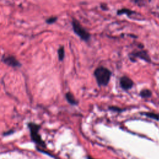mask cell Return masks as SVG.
Returning a JSON list of instances; mask_svg holds the SVG:
<instances>
[{
	"mask_svg": "<svg viewBox=\"0 0 159 159\" xmlns=\"http://www.w3.org/2000/svg\"><path fill=\"white\" fill-rule=\"evenodd\" d=\"M131 55L134 56L135 57H139V58L147 61V62H150V57L148 56L147 53L145 51H144V50H141V51H139V52L137 51L132 53Z\"/></svg>",
	"mask_w": 159,
	"mask_h": 159,
	"instance_id": "8992f818",
	"label": "cell"
},
{
	"mask_svg": "<svg viewBox=\"0 0 159 159\" xmlns=\"http://www.w3.org/2000/svg\"><path fill=\"white\" fill-rule=\"evenodd\" d=\"M110 109L111 110H113L114 111H116V112H121V111H122L121 109H120V108H117V107H116V106L110 107Z\"/></svg>",
	"mask_w": 159,
	"mask_h": 159,
	"instance_id": "4fadbf2b",
	"label": "cell"
},
{
	"mask_svg": "<svg viewBox=\"0 0 159 159\" xmlns=\"http://www.w3.org/2000/svg\"><path fill=\"white\" fill-rule=\"evenodd\" d=\"M134 82L129 77L124 76L120 79V85L124 90H129L133 86Z\"/></svg>",
	"mask_w": 159,
	"mask_h": 159,
	"instance_id": "277c9868",
	"label": "cell"
},
{
	"mask_svg": "<svg viewBox=\"0 0 159 159\" xmlns=\"http://www.w3.org/2000/svg\"><path fill=\"white\" fill-rule=\"evenodd\" d=\"M94 76L100 86H105L109 83L111 77V71L104 67H99L94 70Z\"/></svg>",
	"mask_w": 159,
	"mask_h": 159,
	"instance_id": "6da1fadb",
	"label": "cell"
},
{
	"mask_svg": "<svg viewBox=\"0 0 159 159\" xmlns=\"http://www.w3.org/2000/svg\"><path fill=\"white\" fill-rule=\"evenodd\" d=\"M58 55L59 60L62 61L65 57V50H64V47L63 46L60 47L58 50Z\"/></svg>",
	"mask_w": 159,
	"mask_h": 159,
	"instance_id": "30bf717a",
	"label": "cell"
},
{
	"mask_svg": "<svg viewBox=\"0 0 159 159\" xmlns=\"http://www.w3.org/2000/svg\"><path fill=\"white\" fill-rule=\"evenodd\" d=\"M72 27L73 31L75 32L76 34L79 36L80 38L83 40L88 41L90 39V33L86 31L83 27L81 26L80 24L76 20H73L72 21Z\"/></svg>",
	"mask_w": 159,
	"mask_h": 159,
	"instance_id": "7a4b0ae2",
	"label": "cell"
},
{
	"mask_svg": "<svg viewBox=\"0 0 159 159\" xmlns=\"http://www.w3.org/2000/svg\"><path fill=\"white\" fill-rule=\"evenodd\" d=\"M140 96L143 98H148L152 96V92L149 90L144 89L141 91Z\"/></svg>",
	"mask_w": 159,
	"mask_h": 159,
	"instance_id": "ba28073f",
	"label": "cell"
},
{
	"mask_svg": "<svg viewBox=\"0 0 159 159\" xmlns=\"http://www.w3.org/2000/svg\"><path fill=\"white\" fill-rule=\"evenodd\" d=\"M57 17H51V18L47 19L46 20V22H47V23L50 24H52L53 22H55L57 21Z\"/></svg>",
	"mask_w": 159,
	"mask_h": 159,
	"instance_id": "7c38bea8",
	"label": "cell"
},
{
	"mask_svg": "<svg viewBox=\"0 0 159 159\" xmlns=\"http://www.w3.org/2000/svg\"><path fill=\"white\" fill-rule=\"evenodd\" d=\"M88 159H94V158H91V157H88Z\"/></svg>",
	"mask_w": 159,
	"mask_h": 159,
	"instance_id": "5bb4252c",
	"label": "cell"
},
{
	"mask_svg": "<svg viewBox=\"0 0 159 159\" xmlns=\"http://www.w3.org/2000/svg\"><path fill=\"white\" fill-rule=\"evenodd\" d=\"M65 98L67 101H68L70 104H72V105H76V104L78 103L72 93H71L70 92L67 93L65 94Z\"/></svg>",
	"mask_w": 159,
	"mask_h": 159,
	"instance_id": "52a82bcc",
	"label": "cell"
},
{
	"mask_svg": "<svg viewBox=\"0 0 159 159\" xmlns=\"http://www.w3.org/2000/svg\"><path fill=\"white\" fill-rule=\"evenodd\" d=\"M144 114L148 117L152 118V119H154L155 120H159V114H158L154 113H144Z\"/></svg>",
	"mask_w": 159,
	"mask_h": 159,
	"instance_id": "8fae6325",
	"label": "cell"
},
{
	"mask_svg": "<svg viewBox=\"0 0 159 159\" xmlns=\"http://www.w3.org/2000/svg\"><path fill=\"white\" fill-rule=\"evenodd\" d=\"M134 12H133L131 10L129 9H119V11H117V15H123V14H126L127 16H129L133 14Z\"/></svg>",
	"mask_w": 159,
	"mask_h": 159,
	"instance_id": "9c48e42d",
	"label": "cell"
},
{
	"mask_svg": "<svg viewBox=\"0 0 159 159\" xmlns=\"http://www.w3.org/2000/svg\"><path fill=\"white\" fill-rule=\"evenodd\" d=\"M2 60L3 62L7 64L8 65L13 67H19L21 65V63L13 56H8L6 57H3Z\"/></svg>",
	"mask_w": 159,
	"mask_h": 159,
	"instance_id": "5b68a950",
	"label": "cell"
},
{
	"mask_svg": "<svg viewBox=\"0 0 159 159\" xmlns=\"http://www.w3.org/2000/svg\"><path fill=\"white\" fill-rule=\"evenodd\" d=\"M28 126L30 131V136H31L33 141L39 145H44V142L42 141L41 137H40V136L39 134L40 126L34 123H29Z\"/></svg>",
	"mask_w": 159,
	"mask_h": 159,
	"instance_id": "3957f363",
	"label": "cell"
}]
</instances>
